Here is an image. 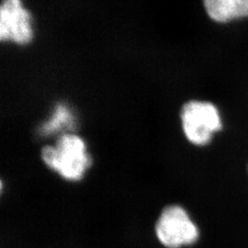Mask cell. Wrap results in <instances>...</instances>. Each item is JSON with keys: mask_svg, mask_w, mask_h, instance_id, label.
<instances>
[{"mask_svg": "<svg viewBox=\"0 0 248 248\" xmlns=\"http://www.w3.org/2000/svg\"><path fill=\"white\" fill-rule=\"evenodd\" d=\"M41 156L46 166L68 180H78L91 163L86 144L79 136L62 134L54 146L43 147Z\"/></svg>", "mask_w": 248, "mask_h": 248, "instance_id": "6da1fadb", "label": "cell"}, {"mask_svg": "<svg viewBox=\"0 0 248 248\" xmlns=\"http://www.w3.org/2000/svg\"><path fill=\"white\" fill-rule=\"evenodd\" d=\"M180 120L186 140L196 146H206L223 129L220 108L207 100L192 99L180 111Z\"/></svg>", "mask_w": 248, "mask_h": 248, "instance_id": "7a4b0ae2", "label": "cell"}, {"mask_svg": "<svg viewBox=\"0 0 248 248\" xmlns=\"http://www.w3.org/2000/svg\"><path fill=\"white\" fill-rule=\"evenodd\" d=\"M156 235L167 248L191 246L200 238V229L184 208L178 205L167 207L156 223Z\"/></svg>", "mask_w": 248, "mask_h": 248, "instance_id": "3957f363", "label": "cell"}, {"mask_svg": "<svg viewBox=\"0 0 248 248\" xmlns=\"http://www.w3.org/2000/svg\"><path fill=\"white\" fill-rule=\"evenodd\" d=\"M32 38L31 14L19 0H4L0 5V39L20 45Z\"/></svg>", "mask_w": 248, "mask_h": 248, "instance_id": "277c9868", "label": "cell"}, {"mask_svg": "<svg viewBox=\"0 0 248 248\" xmlns=\"http://www.w3.org/2000/svg\"><path fill=\"white\" fill-rule=\"evenodd\" d=\"M203 5L209 18L220 24L248 18V0H205Z\"/></svg>", "mask_w": 248, "mask_h": 248, "instance_id": "5b68a950", "label": "cell"}, {"mask_svg": "<svg viewBox=\"0 0 248 248\" xmlns=\"http://www.w3.org/2000/svg\"><path fill=\"white\" fill-rule=\"evenodd\" d=\"M68 118H69V115H68L67 110L63 107L58 106L55 109V113L53 116V119L46 124L45 128L47 129V131H51L55 128H58L62 124L67 123Z\"/></svg>", "mask_w": 248, "mask_h": 248, "instance_id": "8992f818", "label": "cell"}, {"mask_svg": "<svg viewBox=\"0 0 248 248\" xmlns=\"http://www.w3.org/2000/svg\"></svg>", "mask_w": 248, "mask_h": 248, "instance_id": "52a82bcc", "label": "cell"}]
</instances>
